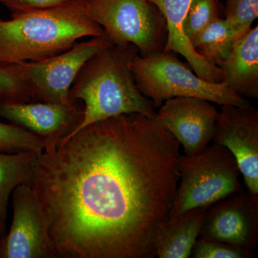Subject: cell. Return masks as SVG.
<instances>
[{
	"instance_id": "cell-2",
	"label": "cell",
	"mask_w": 258,
	"mask_h": 258,
	"mask_svg": "<svg viewBox=\"0 0 258 258\" xmlns=\"http://www.w3.org/2000/svg\"><path fill=\"white\" fill-rule=\"evenodd\" d=\"M138 47L132 43L111 44L90 57L83 64L69 91V101H84L78 125L64 137L87 125L111 117L141 113L157 120L152 101L137 87L132 71Z\"/></svg>"
},
{
	"instance_id": "cell-17",
	"label": "cell",
	"mask_w": 258,
	"mask_h": 258,
	"mask_svg": "<svg viewBox=\"0 0 258 258\" xmlns=\"http://www.w3.org/2000/svg\"><path fill=\"white\" fill-rule=\"evenodd\" d=\"M40 154L0 152V209L8 210L10 197L17 186L31 184L34 166Z\"/></svg>"
},
{
	"instance_id": "cell-13",
	"label": "cell",
	"mask_w": 258,
	"mask_h": 258,
	"mask_svg": "<svg viewBox=\"0 0 258 258\" xmlns=\"http://www.w3.org/2000/svg\"><path fill=\"white\" fill-rule=\"evenodd\" d=\"M164 15L167 26V40L163 50L173 51L187 60L195 74L211 83H222V70L197 53L182 30L184 20L192 0H149Z\"/></svg>"
},
{
	"instance_id": "cell-16",
	"label": "cell",
	"mask_w": 258,
	"mask_h": 258,
	"mask_svg": "<svg viewBox=\"0 0 258 258\" xmlns=\"http://www.w3.org/2000/svg\"><path fill=\"white\" fill-rule=\"evenodd\" d=\"M240 37L225 18H218L199 35L191 45L205 60L220 67L228 58Z\"/></svg>"
},
{
	"instance_id": "cell-7",
	"label": "cell",
	"mask_w": 258,
	"mask_h": 258,
	"mask_svg": "<svg viewBox=\"0 0 258 258\" xmlns=\"http://www.w3.org/2000/svg\"><path fill=\"white\" fill-rule=\"evenodd\" d=\"M111 44L103 32L88 41L76 42L69 50L48 60L17 64L33 89L37 101L73 105L69 101L70 89L83 64Z\"/></svg>"
},
{
	"instance_id": "cell-1",
	"label": "cell",
	"mask_w": 258,
	"mask_h": 258,
	"mask_svg": "<svg viewBox=\"0 0 258 258\" xmlns=\"http://www.w3.org/2000/svg\"><path fill=\"white\" fill-rule=\"evenodd\" d=\"M180 144L128 113L81 128L38 156L31 186L55 258H154L179 184Z\"/></svg>"
},
{
	"instance_id": "cell-19",
	"label": "cell",
	"mask_w": 258,
	"mask_h": 258,
	"mask_svg": "<svg viewBox=\"0 0 258 258\" xmlns=\"http://www.w3.org/2000/svg\"><path fill=\"white\" fill-rule=\"evenodd\" d=\"M0 100L23 103L37 101L33 89L17 63L0 62Z\"/></svg>"
},
{
	"instance_id": "cell-3",
	"label": "cell",
	"mask_w": 258,
	"mask_h": 258,
	"mask_svg": "<svg viewBox=\"0 0 258 258\" xmlns=\"http://www.w3.org/2000/svg\"><path fill=\"white\" fill-rule=\"evenodd\" d=\"M87 12L86 0L12 13L0 20V62H39L66 52L83 37L103 35Z\"/></svg>"
},
{
	"instance_id": "cell-9",
	"label": "cell",
	"mask_w": 258,
	"mask_h": 258,
	"mask_svg": "<svg viewBox=\"0 0 258 258\" xmlns=\"http://www.w3.org/2000/svg\"><path fill=\"white\" fill-rule=\"evenodd\" d=\"M200 238L252 251L258 242V195L243 188L210 205Z\"/></svg>"
},
{
	"instance_id": "cell-21",
	"label": "cell",
	"mask_w": 258,
	"mask_h": 258,
	"mask_svg": "<svg viewBox=\"0 0 258 258\" xmlns=\"http://www.w3.org/2000/svg\"><path fill=\"white\" fill-rule=\"evenodd\" d=\"M225 19L240 36L258 17V0H226Z\"/></svg>"
},
{
	"instance_id": "cell-14",
	"label": "cell",
	"mask_w": 258,
	"mask_h": 258,
	"mask_svg": "<svg viewBox=\"0 0 258 258\" xmlns=\"http://www.w3.org/2000/svg\"><path fill=\"white\" fill-rule=\"evenodd\" d=\"M222 82L243 98H258V26L241 35L220 66Z\"/></svg>"
},
{
	"instance_id": "cell-5",
	"label": "cell",
	"mask_w": 258,
	"mask_h": 258,
	"mask_svg": "<svg viewBox=\"0 0 258 258\" xmlns=\"http://www.w3.org/2000/svg\"><path fill=\"white\" fill-rule=\"evenodd\" d=\"M179 184L169 219L190 209L210 207L242 189L235 157L225 147L213 144L196 155L179 154Z\"/></svg>"
},
{
	"instance_id": "cell-10",
	"label": "cell",
	"mask_w": 258,
	"mask_h": 258,
	"mask_svg": "<svg viewBox=\"0 0 258 258\" xmlns=\"http://www.w3.org/2000/svg\"><path fill=\"white\" fill-rule=\"evenodd\" d=\"M214 144L225 147L235 157L246 188L258 195V110L250 106H222Z\"/></svg>"
},
{
	"instance_id": "cell-18",
	"label": "cell",
	"mask_w": 258,
	"mask_h": 258,
	"mask_svg": "<svg viewBox=\"0 0 258 258\" xmlns=\"http://www.w3.org/2000/svg\"><path fill=\"white\" fill-rule=\"evenodd\" d=\"M51 144L47 139L19 125L0 122V152H36L40 154Z\"/></svg>"
},
{
	"instance_id": "cell-4",
	"label": "cell",
	"mask_w": 258,
	"mask_h": 258,
	"mask_svg": "<svg viewBox=\"0 0 258 258\" xmlns=\"http://www.w3.org/2000/svg\"><path fill=\"white\" fill-rule=\"evenodd\" d=\"M134 81L140 93L159 108L175 97H195L223 106H249L243 97L225 83H211L194 74L173 51H157L146 55L137 53L132 62Z\"/></svg>"
},
{
	"instance_id": "cell-11",
	"label": "cell",
	"mask_w": 258,
	"mask_h": 258,
	"mask_svg": "<svg viewBox=\"0 0 258 258\" xmlns=\"http://www.w3.org/2000/svg\"><path fill=\"white\" fill-rule=\"evenodd\" d=\"M159 108L157 121L182 146L185 155H196L212 142L219 112L210 101L175 97L166 100Z\"/></svg>"
},
{
	"instance_id": "cell-12",
	"label": "cell",
	"mask_w": 258,
	"mask_h": 258,
	"mask_svg": "<svg viewBox=\"0 0 258 258\" xmlns=\"http://www.w3.org/2000/svg\"><path fill=\"white\" fill-rule=\"evenodd\" d=\"M83 111L76 106L46 102L0 100V116L35 135L57 143L79 123Z\"/></svg>"
},
{
	"instance_id": "cell-23",
	"label": "cell",
	"mask_w": 258,
	"mask_h": 258,
	"mask_svg": "<svg viewBox=\"0 0 258 258\" xmlns=\"http://www.w3.org/2000/svg\"><path fill=\"white\" fill-rule=\"evenodd\" d=\"M70 0H0L12 13L45 9L68 3Z\"/></svg>"
},
{
	"instance_id": "cell-24",
	"label": "cell",
	"mask_w": 258,
	"mask_h": 258,
	"mask_svg": "<svg viewBox=\"0 0 258 258\" xmlns=\"http://www.w3.org/2000/svg\"><path fill=\"white\" fill-rule=\"evenodd\" d=\"M7 217H8V210L0 209V248H1L2 241L5 236Z\"/></svg>"
},
{
	"instance_id": "cell-22",
	"label": "cell",
	"mask_w": 258,
	"mask_h": 258,
	"mask_svg": "<svg viewBox=\"0 0 258 258\" xmlns=\"http://www.w3.org/2000/svg\"><path fill=\"white\" fill-rule=\"evenodd\" d=\"M194 258H251L252 251L219 241L199 237L191 249Z\"/></svg>"
},
{
	"instance_id": "cell-15",
	"label": "cell",
	"mask_w": 258,
	"mask_h": 258,
	"mask_svg": "<svg viewBox=\"0 0 258 258\" xmlns=\"http://www.w3.org/2000/svg\"><path fill=\"white\" fill-rule=\"evenodd\" d=\"M208 208L190 209L161 226L155 240L157 257L189 258L200 237Z\"/></svg>"
},
{
	"instance_id": "cell-20",
	"label": "cell",
	"mask_w": 258,
	"mask_h": 258,
	"mask_svg": "<svg viewBox=\"0 0 258 258\" xmlns=\"http://www.w3.org/2000/svg\"><path fill=\"white\" fill-rule=\"evenodd\" d=\"M218 0H192L184 20L182 30L190 43L212 22L219 18Z\"/></svg>"
},
{
	"instance_id": "cell-6",
	"label": "cell",
	"mask_w": 258,
	"mask_h": 258,
	"mask_svg": "<svg viewBox=\"0 0 258 258\" xmlns=\"http://www.w3.org/2000/svg\"><path fill=\"white\" fill-rule=\"evenodd\" d=\"M88 16L113 44H134L141 55L163 50L167 40L164 15L149 0H86Z\"/></svg>"
},
{
	"instance_id": "cell-8",
	"label": "cell",
	"mask_w": 258,
	"mask_h": 258,
	"mask_svg": "<svg viewBox=\"0 0 258 258\" xmlns=\"http://www.w3.org/2000/svg\"><path fill=\"white\" fill-rule=\"evenodd\" d=\"M11 198L13 221L0 258H55L45 212L31 184L19 185Z\"/></svg>"
}]
</instances>
